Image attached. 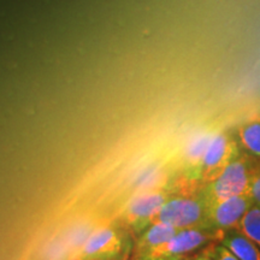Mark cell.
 Here are the masks:
<instances>
[{
  "mask_svg": "<svg viewBox=\"0 0 260 260\" xmlns=\"http://www.w3.org/2000/svg\"><path fill=\"white\" fill-rule=\"evenodd\" d=\"M256 162L255 158L243 152L228 165L216 180L204 184L200 195L206 209L229 198L247 194Z\"/></svg>",
  "mask_w": 260,
  "mask_h": 260,
  "instance_id": "cell-1",
  "label": "cell"
},
{
  "mask_svg": "<svg viewBox=\"0 0 260 260\" xmlns=\"http://www.w3.org/2000/svg\"><path fill=\"white\" fill-rule=\"evenodd\" d=\"M152 222H164L177 229L206 228V205L199 194L171 195ZM151 222V223H152Z\"/></svg>",
  "mask_w": 260,
  "mask_h": 260,
  "instance_id": "cell-2",
  "label": "cell"
},
{
  "mask_svg": "<svg viewBox=\"0 0 260 260\" xmlns=\"http://www.w3.org/2000/svg\"><path fill=\"white\" fill-rule=\"evenodd\" d=\"M130 245L118 228L98 226L86 237L77 253V260H126Z\"/></svg>",
  "mask_w": 260,
  "mask_h": 260,
  "instance_id": "cell-3",
  "label": "cell"
},
{
  "mask_svg": "<svg viewBox=\"0 0 260 260\" xmlns=\"http://www.w3.org/2000/svg\"><path fill=\"white\" fill-rule=\"evenodd\" d=\"M224 232L209 229V228H188L181 229L157 248L151 249L144 254L153 256H186L191 255L199 249L214 242H220Z\"/></svg>",
  "mask_w": 260,
  "mask_h": 260,
  "instance_id": "cell-4",
  "label": "cell"
},
{
  "mask_svg": "<svg viewBox=\"0 0 260 260\" xmlns=\"http://www.w3.org/2000/svg\"><path fill=\"white\" fill-rule=\"evenodd\" d=\"M241 153L240 145L229 133L218 132L211 139L203 160L200 174V186L216 180L228 165Z\"/></svg>",
  "mask_w": 260,
  "mask_h": 260,
  "instance_id": "cell-5",
  "label": "cell"
},
{
  "mask_svg": "<svg viewBox=\"0 0 260 260\" xmlns=\"http://www.w3.org/2000/svg\"><path fill=\"white\" fill-rule=\"evenodd\" d=\"M253 203L247 194L229 198L206 209V228L220 232L237 229Z\"/></svg>",
  "mask_w": 260,
  "mask_h": 260,
  "instance_id": "cell-6",
  "label": "cell"
},
{
  "mask_svg": "<svg viewBox=\"0 0 260 260\" xmlns=\"http://www.w3.org/2000/svg\"><path fill=\"white\" fill-rule=\"evenodd\" d=\"M172 193L167 190H149L136 195L126 206L124 222L135 233H141L153 220L155 214Z\"/></svg>",
  "mask_w": 260,
  "mask_h": 260,
  "instance_id": "cell-7",
  "label": "cell"
},
{
  "mask_svg": "<svg viewBox=\"0 0 260 260\" xmlns=\"http://www.w3.org/2000/svg\"><path fill=\"white\" fill-rule=\"evenodd\" d=\"M217 130H204L197 134L193 139L188 142L183 151V158H182V165H183L184 177L189 182H198L200 183V174L203 160L205 157L207 146H209L211 139L216 134Z\"/></svg>",
  "mask_w": 260,
  "mask_h": 260,
  "instance_id": "cell-8",
  "label": "cell"
},
{
  "mask_svg": "<svg viewBox=\"0 0 260 260\" xmlns=\"http://www.w3.org/2000/svg\"><path fill=\"white\" fill-rule=\"evenodd\" d=\"M177 228L164 222H152L139 233L134 247V254H144L151 249L157 248L162 243L168 242L176 234Z\"/></svg>",
  "mask_w": 260,
  "mask_h": 260,
  "instance_id": "cell-9",
  "label": "cell"
},
{
  "mask_svg": "<svg viewBox=\"0 0 260 260\" xmlns=\"http://www.w3.org/2000/svg\"><path fill=\"white\" fill-rule=\"evenodd\" d=\"M220 243L229 248L240 260H260V248L240 230L225 232Z\"/></svg>",
  "mask_w": 260,
  "mask_h": 260,
  "instance_id": "cell-10",
  "label": "cell"
},
{
  "mask_svg": "<svg viewBox=\"0 0 260 260\" xmlns=\"http://www.w3.org/2000/svg\"><path fill=\"white\" fill-rule=\"evenodd\" d=\"M237 142L245 153L260 159V116L254 117L239 126Z\"/></svg>",
  "mask_w": 260,
  "mask_h": 260,
  "instance_id": "cell-11",
  "label": "cell"
},
{
  "mask_svg": "<svg viewBox=\"0 0 260 260\" xmlns=\"http://www.w3.org/2000/svg\"><path fill=\"white\" fill-rule=\"evenodd\" d=\"M237 230L248 237L260 248V207L253 206L247 211Z\"/></svg>",
  "mask_w": 260,
  "mask_h": 260,
  "instance_id": "cell-12",
  "label": "cell"
},
{
  "mask_svg": "<svg viewBox=\"0 0 260 260\" xmlns=\"http://www.w3.org/2000/svg\"><path fill=\"white\" fill-rule=\"evenodd\" d=\"M247 195L251 198L253 205L260 207V162H256V167L253 171Z\"/></svg>",
  "mask_w": 260,
  "mask_h": 260,
  "instance_id": "cell-13",
  "label": "cell"
},
{
  "mask_svg": "<svg viewBox=\"0 0 260 260\" xmlns=\"http://www.w3.org/2000/svg\"><path fill=\"white\" fill-rule=\"evenodd\" d=\"M213 256L214 260H240L229 248H226V247L220 242L214 243Z\"/></svg>",
  "mask_w": 260,
  "mask_h": 260,
  "instance_id": "cell-14",
  "label": "cell"
},
{
  "mask_svg": "<svg viewBox=\"0 0 260 260\" xmlns=\"http://www.w3.org/2000/svg\"><path fill=\"white\" fill-rule=\"evenodd\" d=\"M214 243L207 245L206 247H204V248H201L198 252H195L194 254H191V258H193V260H214V256H213Z\"/></svg>",
  "mask_w": 260,
  "mask_h": 260,
  "instance_id": "cell-15",
  "label": "cell"
},
{
  "mask_svg": "<svg viewBox=\"0 0 260 260\" xmlns=\"http://www.w3.org/2000/svg\"><path fill=\"white\" fill-rule=\"evenodd\" d=\"M181 256H153L147 254H133L132 260H180Z\"/></svg>",
  "mask_w": 260,
  "mask_h": 260,
  "instance_id": "cell-16",
  "label": "cell"
},
{
  "mask_svg": "<svg viewBox=\"0 0 260 260\" xmlns=\"http://www.w3.org/2000/svg\"><path fill=\"white\" fill-rule=\"evenodd\" d=\"M180 260H193V258H191V255H186V256H182Z\"/></svg>",
  "mask_w": 260,
  "mask_h": 260,
  "instance_id": "cell-17",
  "label": "cell"
}]
</instances>
